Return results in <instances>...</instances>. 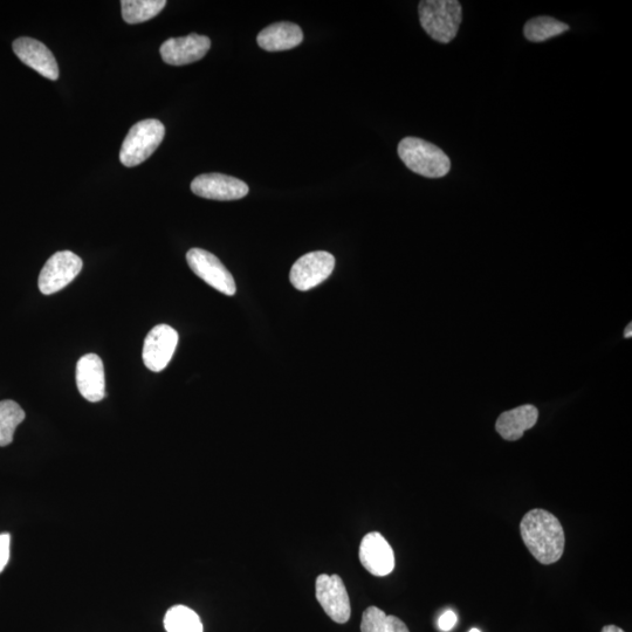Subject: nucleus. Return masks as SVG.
Returning <instances> with one entry per match:
<instances>
[{"label":"nucleus","instance_id":"nucleus-1","mask_svg":"<svg viewBox=\"0 0 632 632\" xmlns=\"http://www.w3.org/2000/svg\"><path fill=\"white\" fill-rule=\"evenodd\" d=\"M520 532L528 551L542 565H553L562 558L565 532L554 514L539 508L528 512L521 520Z\"/></svg>","mask_w":632,"mask_h":632},{"label":"nucleus","instance_id":"nucleus-15","mask_svg":"<svg viewBox=\"0 0 632 632\" xmlns=\"http://www.w3.org/2000/svg\"><path fill=\"white\" fill-rule=\"evenodd\" d=\"M538 418L539 411L534 405H522V407L501 414L496 423V429L506 441H519L524 436L525 431L534 428Z\"/></svg>","mask_w":632,"mask_h":632},{"label":"nucleus","instance_id":"nucleus-23","mask_svg":"<svg viewBox=\"0 0 632 632\" xmlns=\"http://www.w3.org/2000/svg\"><path fill=\"white\" fill-rule=\"evenodd\" d=\"M458 618L455 611L446 610L445 613L439 617L438 627L444 632H449L457 624Z\"/></svg>","mask_w":632,"mask_h":632},{"label":"nucleus","instance_id":"nucleus-21","mask_svg":"<svg viewBox=\"0 0 632 632\" xmlns=\"http://www.w3.org/2000/svg\"><path fill=\"white\" fill-rule=\"evenodd\" d=\"M167 632H203L201 618L194 610L185 606H175L164 617Z\"/></svg>","mask_w":632,"mask_h":632},{"label":"nucleus","instance_id":"nucleus-14","mask_svg":"<svg viewBox=\"0 0 632 632\" xmlns=\"http://www.w3.org/2000/svg\"><path fill=\"white\" fill-rule=\"evenodd\" d=\"M77 386L82 397L96 403L106 397L105 367L100 356L87 354L77 364Z\"/></svg>","mask_w":632,"mask_h":632},{"label":"nucleus","instance_id":"nucleus-10","mask_svg":"<svg viewBox=\"0 0 632 632\" xmlns=\"http://www.w3.org/2000/svg\"><path fill=\"white\" fill-rule=\"evenodd\" d=\"M195 195L214 201H237L249 194V187L238 178L223 174H204L191 183Z\"/></svg>","mask_w":632,"mask_h":632},{"label":"nucleus","instance_id":"nucleus-19","mask_svg":"<svg viewBox=\"0 0 632 632\" xmlns=\"http://www.w3.org/2000/svg\"><path fill=\"white\" fill-rule=\"evenodd\" d=\"M569 26L566 23L559 22L552 17H537L527 22L524 33L527 40L532 43H544L548 39H552L567 32Z\"/></svg>","mask_w":632,"mask_h":632},{"label":"nucleus","instance_id":"nucleus-11","mask_svg":"<svg viewBox=\"0 0 632 632\" xmlns=\"http://www.w3.org/2000/svg\"><path fill=\"white\" fill-rule=\"evenodd\" d=\"M210 47L211 40L208 37L191 33L187 37L164 41L161 46V57L168 65H189L203 59Z\"/></svg>","mask_w":632,"mask_h":632},{"label":"nucleus","instance_id":"nucleus-4","mask_svg":"<svg viewBox=\"0 0 632 632\" xmlns=\"http://www.w3.org/2000/svg\"><path fill=\"white\" fill-rule=\"evenodd\" d=\"M166 135L161 121L155 119L143 120L129 130L120 150V161L123 166L133 168L155 153Z\"/></svg>","mask_w":632,"mask_h":632},{"label":"nucleus","instance_id":"nucleus-22","mask_svg":"<svg viewBox=\"0 0 632 632\" xmlns=\"http://www.w3.org/2000/svg\"><path fill=\"white\" fill-rule=\"evenodd\" d=\"M10 534H0V573L3 572L10 560Z\"/></svg>","mask_w":632,"mask_h":632},{"label":"nucleus","instance_id":"nucleus-16","mask_svg":"<svg viewBox=\"0 0 632 632\" xmlns=\"http://www.w3.org/2000/svg\"><path fill=\"white\" fill-rule=\"evenodd\" d=\"M304 40V33L297 24L276 23L267 26L258 34L259 47L267 52H280L292 50Z\"/></svg>","mask_w":632,"mask_h":632},{"label":"nucleus","instance_id":"nucleus-7","mask_svg":"<svg viewBox=\"0 0 632 632\" xmlns=\"http://www.w3.org/2000/svg\"><path fill=\"white\" fill-rule=\"evenodd\" d=\"M187 261L191 271L206 284L228 297L236 294L235 279L215 254L202 249H191L187 253Z\"/></svg>","mask_w":632,"mask_h":632},{"label":"nucleus","instance_id":"nucleus-2","mask_svg":"<svg viewBox=\"0 0 632 632\" xmlns=\"http://www.w3.org/2000/svg\"><path fill=\"white\" fill-rule=\"evenodd\" d=\"M419 20L425 32L438 41L449 44L456 38L462 24V5L456 0H424L418 6Z\"/></svg>","mask_w":632,"mask_h":632},{"label":"nucleus","instance_id":"nucleus-8","mask_svg":"<svg viewBox=\"0 0 632 632\" xmlns=\"http://www.w3.org/2000/svg\"><path fill=\"white\" fill-rule=\"evenodd\" d=\"M316 600L325 613L339 624H345L352 615L349 595L339 575L322 574L315 583Z\"/></svg>","mask_w":632,"mask_h":632},{"label":"nucleus","instance_id":"nucleus-18","mask_svg":"<svg viewBox=\"0 0 632 632\" xmlns=\"http://www.w3.org/2000/svg\"><path fill=\"white\" fill-rule=\"evenodd\" d=\"M361 632H410L407 624L396 616H388L377 607L364 611Z\"/></svg>","mask_w":632,"mask_h":632},{"label":"nucleus","instance_id":"nucleus-24","mask_svg":"<svg viewBox=\"0 0 632 632\" xmlns=\"http://www.w3.org/2000/svg\"><path fill=\"white\" fill-rule=\"evenodd\" d=\"M602 632H625L621 628L616 627V625H607L602 629Z\"/></svg>","mask_w":632,"mask_h":632},{"label":"nucleus","instance_id":"nucleus-3","mask_svg":"<svg viewBox=\"0 0 632 632\" xmlns=\"http://www.w3.org/2000/svg\"><path fill=\"white\" fill-rule=\"evenodd\" d=\"M398 156L415 174L441 178L449 174L451 161L441 148L417 137H405L398 144Z\"/></svg>","mask_w":632,"mask_h":632},{"label":"nucleus","instance_id":"nucleus-9","mask_svg":"<svg viewBox=\"0 0 632 632\" xmlns=\"http://www.w3.org/2000/svg\"><path fill=\"white\" fill-rule=\"evenodd\" d=\"M178 333L168 325L151 329L143 346V362L151 372L160 373L168 367L175 354Z\"/></svg>","mask_w":632,"mask_h":632},{"label":"nucleus","instance_id":"nucleus-26","mask_svg":"<svg viewBox=\"0 0 632 632\" xmlns=\"http://www.w3.org/2000/svg\"><path fill=\"white\" fill-rule=\"evenodd\" d=\"M469 632H482V631H480V630H479V629H477V628H473V629H471Z\"/></svg>","mask_w":632,"mask_h":632},{"label":"nucleus","instance_id":"nucleus-6","mask_svg":"<svg viewBox=\"0 0 632 632\" xmlns=\"http://www.w3.org/2000/svg\"><path fill=\"white\" fill-rule=\"evenodd\" d=\"M335 269L333 254L316 251L305 254L292 267L290 280L298 291H309L324 283Z\"/></svg>","mask_w":632,"mask_h":632},{"label":"nucleus","instance_id":"nucleus-25","mask_svg":"<svg viewBox=\"0 0 632 632\" xmlns=\"http://www.w3.org/2000/svg\"><path fill=\"white\" fill-rule=\"evenodd\" d=\"M631 328H632L631 324L627 328H625L624 338H627V339L631 338V336H632Z\"/></svg>","mask_w":632,"mask_h":632},{"label":"nucleus","instance_id":"nucleus-20","mask_svg":"<svg viewBox=\"0 0 632 632\" xmlns=\"http://www.w3.org/2000/svg\"><path fill=\"white\" fill-rule=\"evenodd\" d=\"M25 416V411L17 402H0V446H8L13 442L18 425L24 422Z\"/></svg>","mask_w":632,"mask_h":632},{"label":"nucleus","instance_id":"nucleus-17","mask_svg":"<svg viewBox=\"0 0 632 632\" xmlns=\"http://www.w3.org/2000/svg\"><path fill=\"white\" fill-rule=\"evenodd\" d=\"M122 17L128 24H140L155 18L164 8L166 0H123Z\"/></svg>","mask_w":632,"mask_h":632},{"label":"nucleus","instance_id":"nucleus-5","mask_svg":"<svg viewBox=\"0 0 632 632\" xmlns=\"http://www.w3.org/2000/svg\"><path fill=\"white\" fill-rule=\"evenodd\" d=\"M82 260L71 251L53 254L40 272L38 285L41 293L51 295L72 283L82 270Z\"/></svg>","mask_w":632,"mask_h":632},{"label":"nucleus","instance_id":"nucleus-12","mask_svg":"<svg viewBox=\"0 0 632 632\" xmlns=\"http://www.w3.org/2000/svg\"><path fill=\"white\" fill-rule=\"evenodd\" d=\"M360 561L374 576H387L395 568V554L386 538L379 532L366 535L361 541Z\"/></svg>","mask_w":632,"mask_h":632},{"label":"nucleus","instance_id":"nucleus-13","mask_svg":"<svg viewBox=\"0 0 632 632\" xmlns=\"http://www.w3.org/2000/svg\"><path fill=\"white\" fill-rule=\"evenodd\" d=\"M13 51L22 63L43 75L48 80L59 78V67L52 52L40 41L32 38H19L13 43Z\"/></svg>","mask_w":632,"mask_h":632}]
</instances>
